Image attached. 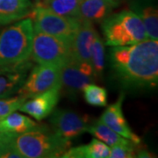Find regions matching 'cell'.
<instances>
[{
    "instance_id": "cell-1",
    "label": "cell",
    "mask_w": 158,
    "mask_h": 158,
    "mask_svg": "<svg viewBox=\"0 0 158 158\" xmlns=\"http://www.w3.org/2000/svg\"><path fill=\"white\" fill-rule=\"evenodd\" d=\"M113 72L120 83L132 88H150L158 82V42L147 39L135 44L113 47Z\"/></svg>"
},
{
    "instance_id": "cell-2",
    "label": "cell",
    "mask_w": 158,
    "mask_h": 158,
    "mask_svg": "<svg viewBox=\"0 0 158 158\" xmlns=\"http://www.w3.org/2000/svg\"><path fill=\"white\" fill-rule=\"evenodd\" d=\"M34 38L33 21L29 17L0 32V69L11 68L30 59Z\"/></svg>"
},
{
    "instance_id": "cell-3",
    "label": "cell",
    "mask_w": 158,
    "mask_h": 158,
    "mask_svg": "<svg viewBox=\"0 0 158 158\" xmlns=\"http://www.w3.org/2000/svg\"><path fill=\"white\" fill-rule=\"evenodd\" d=\"M13 145L22 158H56L62 156L71 142L55 132L52 133L46 126L39 125L34 129L18 135Z\"/></svg>"
},
{
    "instance_id": "cell-4",
    "label": "cell",
    "mask_w": 158,
    "mask_h": 158,
    "mask_svg": "<svg viewBox=\"0 0 158 158\" xmlns=\"http://www.w3.org/2000/svg\"><path fill=\"white\" fill-rule=\"evenodd\" d=\"M102 30L108 46H128L148 39L143 23L133 11L124 10L103 20Z\"/></svg>"
},
{
    "instance_id": "cell-5",
    "label": "cell",
    "mask_w": 158,
    "mask_h": 158,
    "mask_svg": "<svg viewBox=\"0 0 158 158\" xmlns=\"http://www.w3.org/2000/svg\"><path fill=\"white\" fill-rule=\"evenodd\" d=\"M28 17L34 21V32H41L61 40L70 46L78 30L81 20L78 18H66L49 9L35 6Z\"/></svg>"
},
{
    "instance_id": "cell-6",
    "label": "cell",
    "mask_w": 158,
    "mask_h": 158,
    "mask_svg": "<svg viewBox=\"0 0 158 158\" xmlns=\"http://www.w3.org/2000/svg\"><path fill=\"white\" fill-rule=\"evenodd\" d=\"M71 57V48L61 40L44 34L34 32L30 58L38 64L56 65L62 68Z\"/></svg>"
},
{
    "instance_id": "cell-7",
    "label": "cell",
    "mask_w": 158,
    "mask_h": 158,
    "mask_svg": "<svg viewBox=\"0 0 158 158\" xmlns=\"http://www.w3.org/2000/svg\"><path fill=\"white\" fill-rule=\"evenodd\" d=\"M57 86H61V68L56 65L39 64L31 70L18 92L27 99Z\"/></svg>"
},
{
    "instance_id": "cell-8",
    "label": "cell",
    "mask_w": 158,
    "mask_h": 158,
    "mask_svg": "<svg viewBox=\"0 0 158 158\" xmlns=\"http://www.w3.org/2000/svg\"><path fill=\"white\" fill-rule=\"evenodd\" d=\"M96 75L91 64L72 57L61 68V86L69 95L83 91L85 85L94 82Z\"/></svg>"
},
{
    "instance_id": "cell-9",
    "label": "cell",
    "mask_w": 158,
    "mask_h": 158,
    "mask_svg": "<svg viewBox=\"0 0 158 158\" xmlns=\"http://www.w3.org/2000/svg\"><path fill=\"white\" fill-rule=\"evenodd\" d=\"M50 122L57 135L70 140L87 131L90 118L71 111L57 110L52 115Z\"/></svg>"
},
{
    "instance_id": "cell-10",
    "label": "cell",
    "mask_w": 158,
    "mask_h": 158,
    "mask_svg": "<svg viewBox=\"0 0 158 158\" xmlns=\"http://www.w3.org/2000/svg\"><path fill=\"white\" fill-rule=\"evenodd\" d=\"M61 89V86H57L41 94L33 97L28 101L26 100L24 102L19 110L23 113H28L33 118L40 121L53 113L59 100Z\"/></svg>"
},
{
    "instance_id": "cell-11",
    "label": "cell",
    "mask_w": 158,
    "mask_h": 158,
    "mask_svg": "<svg viewBox=\"0 0 158 158\" xmlns=\"http://www.w3.org/2000/svg\"><path fill=\"white\" fill-rule=\"evenodd\" d=\"M124 95L122 94L115 103L110 105L100 117V121L116 132L119 135L128 139L135 144L141 143V138L131 130L122 112V102Z\"/></svg>"
},
{
    "instance_id": "cell-12",
    "label": "cell",
    "mask_w": 158,
    "mask_h": 158,
    "mask_svg": "<svg viewBox=\"0 0 158 158\" xmlns=\"http://www.w3.org/2000/svg\"><path fill=\"white\" fill-rule=\"evenodd\" d=\"M31 67L32 61L28 59L17 66L0 69V98H9L19 91Z\"/></svg>"
},
{
    "instance_id": "cell-13",
    "label": "cell",
    "mask_w": 158,
    "mask_h": 158,
    "mask_svg": "<svg viewBox=\"0 0 158 158\" xmlns=\"http://www.w3.org/2000/svg\"><path fill=\"white\" fill-rule=\"evenodd\" d=\"M98 34L90 21L81 20L77 34L71 43V57L80 61L90 63V51L94 40Z\"/></svg>"
},
{
    "instance_id": "cell-14",
    "label": "cell",
    "mask_w": 158,
    "mask_h": 158,
    "mask_svg": "<svg viewBox=\"0 0 158 158\" xmlns=\"http://www.w3.org/2000/svg\"><path fill=\"white\" fill-rule=\"evenodd\" d=\"M118 6V0H82L77 18L90 22L103 21Z\"/></svg>"
},
{
    "instance_id": "cell-15",
    "label": "cell",
    "mask_w": 158,
    "mask_h": 158,
    "mask_svg": "<svg viewBox=\"0 0 158 158\" xmlns=\"http://www.w3.org/2000/svg\"><path fill=\"white\" fill-rule=\"evenodd\" d=\"M32 10L30 0H0V25H7L28 17Z\"/></svg>"
},
{
    "instance_id": "cell-16",
    "label": "cell",
    "mask_w": 158,
    "mask_h": 158,
    "mask_svg": "<svg viewBox=\"0 0 158 158\" xmlns=\"http://www.w3.org/2000/svg\"><path fill=\"white\" fill-rule=\"evenodd\" d=\"M110 148L103 141L93 139L90 143L79 147L69 148L62 156L64 158H107Z\"/></svg>"
},
{
    "instance_id": "cell-17",
    "label": "cell",
    "mask_w": 158,
    "mask_h": 158,
    "mask_svg": "<svg viewBox=\"0 0 158 158\" xmlns=\"http://www.w3.org/2000/svg\"><path fill=\"white\" fill-rule=\"evenodd\" d=\"M38 126L39 124L27 116L15 112L0 120V131L16 135L34 129Z\"/></svg>"
},
{
    "instance_id": "cell-18",
    "label": "cell",
    "mask_w": 158,
    "mask_h": 158,
    "mask_svg": "<svg viewBox=\"0 0 158 158\" xmlns=\"http://www.w3.org/2000/svg\"><path fill=\"white\" fill-rule=\"evenodd\" d=\"M86 132H89L93 136L98 138V140L103 141L109 147L114 145H135L132 141L126 139L123 136L119 135L109 127L104 124L100 120L97 121L96 123L89 126ZM138 145V144H137Z\"/></svg>"
},
{
    "instance_id": "cell-19",
    "label": "cell",
    "mask_w": 158,
    "mask_h": 158,
    "mask_svg": "<svg viewBox=\"0 0 158 158\" xmlns=\"http://www.w3.org/2000/svg\"><path fill=\"white\" fill-rule=\"evenodd\" d=\"M82 0H42L36 6L49 9L53 12L66 18H77Z\"/></svg>"
},
{
    "instance_id": "cell-20",
    "label": "cell",
    "mask_w": 158,
    "mask_h": 158,
    "mask_svg": "<svg viewBox=\"0 0 158 158\" xmlns=\"http://www.w3.org/2000/svg\"><path fill=\"white\" fill-rule=\"evenodd\" d=\"M139 12V17L143 23L148 39H158V12L153 6H147Z\"/></svg>"
},
{
    "instance_id": "cell-21",
    "label": "cell",
    "mask_w": 158,
    "mask_h": 158,
    "mask_svg": "<svg viewBox=\"0 0 158 158\" xmlns=\"http://www.w3.org/2000/svg\"><path fill=\"white\" fill-rule=\"evenodd\" d=\"M86 102L93 106H106L107 105V91L105 88L88 84L83 89Z\"/></svg>"
},
{
    "instance_id": "cell-22",
    "label": "cell",
    "mask_w": 158,
    "mask_h": 158,
    "mask_svg": "<svg viewBox=\"0 0 158 158\" xmlns=\"http://www.w3.org/2000/svg\"><path fill=\"white\" fill-rule=\"evenodd\" d=\"M90 63L96 77L100 76L105 67V46L101 38L98 35L91 47Z\"/></svg>"
},
{
    "instance_id": "cell-23",
    "label": "cell",
    "mask_w": 158,
    "mask_h": 158,
    "mask_svg": "<svg viewBox=\"0 0 158 158\" xmlns=\"http://www.w3.org/2000/svg\"><path fill=\"white\" fill-rule=\"evenodd\" d=\"M26 100L27 99L20 94L12 98H0V120L18 111Z\"/></svg>"
},
{
    "instance_id": "cell-24",
    "label": "cell",
    "mask_w": 158,
    "mask_h": 158,
    "mask_svg": "<svg viewBox=\"0 0 158 158\" xmlns=\"http://www.w3.org/2000/svg\"><path fill=\"white\" fill-rule=\"evenodd\" d=\"M136 146L135 145H114L110 148V158L136 157Z\"/></svg>"
},
{
    "instance_id": "cell-25",
    "label": "cell",
    "mask_w": 158,
    "mask_h": 158,
    "mask_svg": "<svg viewBox=\"0 0 158 158\" xmlns=\"http://www.w3.org/2000/svg\"><path fill=\"white\" fill-rule=\"evenodd\" d=\"M137 155L138 156H138V157H153V156H149L150 154L148 152L147 150H141L137 153Z\"/></svg>"
},
{
    "instance_id": "cell-26",
    "label": "cell",
    "mask_w": 158,
    "mask_h": 158,
    "mask_svg": "<svg viewBox=\"0 0 158 158\" xmlns=\"http://www.w3.org/2000/svg\"><path fill=\"white\" fill-rule=\"evenodd\" d=\"M38 1H42V0H38Z\"/></svg>"
}]
</instances>
